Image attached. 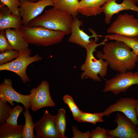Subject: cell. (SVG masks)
Instances as JSON below:
<instances>
[{"label":"cell","instance_id":"16","mask_svg":"<svg viewBox=\"0 0 138 138\" xmlns=\"http://www.w3.org/2000/svg\"><path fill=\"white\" fill-rule=\"evenodd\" d=\"M22 21L20 15L12 13L7 6L0 5V30L8 28H21Z\"/></svg>","mask_w":138,"mask_h":138},{"label":"cell","instance_id":"7","mask_svg":"<svg viewBox=\"0 0 138 138\" xmlns=\"http://www.w3.org/2000/svg\"><path fill=\"white\" fill-rule=\"evenodd\" d=\"M138 84V71H128L117 74L107 80L102 91L110 92L115 95L126 92L132 85Z\"/></svg>","mask_w":138,"mask_h":138},{"label":"cell","instance_id":"23","mask_svg":"<svg viewBox=\"0 0 138 138\" xmlns=\"http://www.w3.org/2000/svg\"><path fill=\"white\" fill-rule=\"evenodd\" d=\"M54 118L59 131V138H67L65 135L66 126V110L63 108L59 109L57 114L54 116Z\"/></svg>","mask_w":138,"mask_h":138},{"label":"cell","instance_id":"34","mask_svg":"<svg viewBox=\"0 0 138 138\" xmlns=\"http://www.w3.org/2000/svg\"><path fill=\"white\" fill-rule=\"evenodd\" d=\"M29 1L32 2H36L38 1H40L41 0H28Z\"/></svg>","mask_w":138,"mask_h":138},{"label":"cell","instance_id":"15","mask_svg":"<svg viewBox=\"0 0 138 138\" xmlns=\"http://www.w3.org/2000/svg\"><path fill=\"white\" fill-rule=\"evenodd\" d=\"M83 21L80 20L77 17L73 19L71 28V35L68 40V42L75 43L80 45L85 49L93 41L90 39L94 37L97 40H99L98 37L100 35L97 34L96 32L92 29L89 28V30L92 34L90 36L86 33L80 27L83 25Z\"/></svg>","mask_w":138,"mask_h":138},{"label":"cell","instance_id":"22","mask_svg":"<svg viewBox=\"0 0 138 138\" xmlns=\"http://www.w3.org/2000/svg\"><path fill=\"white\" fill-rule=\"evenodd\" d=\"M25 123L24 125L22 138H35L33 132L34 123L28 109H25L23 113Z\"/></svg>","mask_w":138,"mask_h":138},{"label":"cell","instance_id":"26","mask_svg":"<svg viewBox=\"0 0 138 138\" xmlns=\"http://www.w3.org/2000/svg\"><path fill=\"white\" fill-rule=\"evenodd\" d=\"M19 52L14 49L8 50L0 53V65L10 62L16 58Z\"/></svg>","mask_w":138,"mask_h":138},{"label":"cell","instance_id":"36","mask_svg":"<svg viewBox=\"0 0 138 138\" xmlns=\"http://www.w3.org/2000/svg\"></svg>","mask_w":138,"mask_h":138},{"label":"cell","instance_id":"9","mask_svg":"<svg viewBox=\"0 0 138 138\" xmlns=\"http://www.w3.org/2000/svg\"><path fill=\"white\" fill-rule=\"evenodd\" d=\"M19 10L24 26H27L30 22L39 16L46 7L53 6L52 0H41L34 2L19 0Z\"/></svg>","mask_w":138,"mask_h":138},{"label":"cell","instance_id":"3","mask_svg":"<svg viewBox=\"0 0 138 138\" xmlns=\"http://www.w3.org/2000/svg\"><path fill=\"white\" fill-rule=\"evenodd\" d=\"M107 38H105L101 42L97 44L98 41L94 39L92 42L86 48V56L84 63L81 65L80 69L83 71L80 75V78H89L95 81L100 82V77L104 78L107 75L108 70V64L106 61L102 58L96 59L93 54V52L96 51V49L99 46L104 45L106 42L108 40Z\"/></svg>","mask_w":138,"mask_h":138},{"label":"cell","instance_id":"10","mask_svg":"<svg viewBox=\"0 0 138 138\" xmlns=\"http://www.w3.org/2000/svg\"><path fill=\"white\" fill-rule=\"evenodd\" d=\"M36 138H59V133L54 116L47 110L42 117L34 123Z\"/></svg>","mask_w":138,"mask_h":138},{"label":"cell","instance_id":"35","mask_svg":"<svg viewBox=\"0 0 138 138\" xmlns=\"http://www.w3.org/2000/svg\"><path fill=\"white\" fill-rule=\"evenodd\" d=\"M136 2L138 3V0H136Z\"/></svg>","mask_w":138,"mask_h":138},{"label":"cell","instance_id":"20","mask_svg":"<svg viewBox=\"0 0 138 138\" xmlns=\"http://www.w3.org/2000/svg\"><path fill=\"white\" fill-rule=\"evenodd\" d=\"M53 7L71 14L73 18L77 17L78 13L77 6L79 0H52Z\"/></svg>","mask_w":138,"mask_h":138},{"label":"cell","instance_id":"25","mask_svg":"<svg viewBox=\"0 0 138 138\" xmlns=\"http://www.w3.org/2000/svg\"><path fill=\"white\" fill-rule=\"evenodd\" d=\"M63 99L64 102L67 105L72 112L74 119L76 121L80 117L82 111L78 108L73 98L70 96L65 95L63 97Z\"/></svg>","mask_w":138,"mask_h":138},{"label":"cell","instance_id":"4","mask_svg":"<svg viewBox=\"0 0 138 138\" xmlns=\"http://www.w3.org/2000/svg\"><path fill=\"white\" fill-rule=\"evenodd\" d=\"M21 29L28 44L37 46L47 47L58 44L67 33L41 26L22 25Z\"/></svg>","mask_w":138,"mask_h":138},{"label":"cell","instance_id":"28","mask_svg":"<svg viewBox=\"0 0 138 138\" xmlns=\"http://www.w3.org/2000/svg\"><path fill=\"white\" fill-rule=\"evenodd\" d=\"M11 106L7 103V102L0 99V124L5 122L8 117Z\"/></svg>","mask_w":138,"mask_h":138},{"label":"cell","instance_id":"13","mask_svg":"<svg viewBox=\"0 0 138 138\" xmlns=\"http://www.w3.org/2000/svg\"><path fill=\"white\" fill-rule=\"evenodd\" d=\"M114 121L117 126L109 131L112 138H138L137 125L127 116L117 113Z\"/></svg>","mask_w":138,"mask_h":138},{"label":"cell","instance_id":"30","mask_svg":"<svg viewBox=\"0 0 138 138\" xmlns=\"http://www.w3.org/2000/svg\"><path fill=\"white\" fill-rule=\"evenodd\" d=\"M0 1L1 4L8 8L12 13L20 16L19 10V0H0Z\"/></svg>","mask_w":138,"mask_h":138},{"label":"cell","instance_id":"1","mask_svg":"<svg viewBox=\"0 0 138 138\" xmlns=\"http://www.w3.org/2000/svg\"><path fill=\"white\" fill-rule=\"evenodd\" d=\"M125 43L119 40L106 43L102 52L98 51L96 57L105 60L108 66L119 73L131 71L138 62V55Z\"/></svg>","mask_w":138,"mask_h":138},{"label":"cell","instance_id":"21","mask_svg":"<svg viewBox=\"0 0 138 138\" xmlns=\"http://www.w3.org/2000/svg\"><path fill=\"white\" fill-rule=\"evenodd\" d=\"M104 37L109 40H117L122 41L129 45L135 54L138 55V36L128 37L116 34L106 35Z\"/></svg>","mask_w":138,"mask_h":138},{"label":"cell","instance_id":"2","mask_svg":"<svg viewBox=\"0 0 138 138\" xmlns=\"http://www.w3.org/2000/svg\"><path fill=\"white\" fill-rule=\"evenodd\" d=\"M73 18L67 12L54 7L45 11L43 13L31 20L27 26H41L49 29L71 33Z\"/></svg>","mask_w":138,"mask_h":138},{"label":"cell","instance_id":"31","mask_svg":"<svg viewBox=\"0 0 138 138\" xmlns=\"http://www.w3.org/2000/svg\"><path fill=\"white\" fill-rule=\"evenodd\" d=\"M13 49L7 40L5 30H0V52Z\"/></svg>","mask_w":138,"mask_h":138},{"label":"cell","instance_id":"24","mask_svg":"<svg viewBox=\"0 0 138 138\" xmlns=\"http://www.w3.org/2000/svg\"><path fill=\"white\" fill-rule=\"evenodd\" d=\"M104 116L103 112L91 113L82 111L79 117L76 120L79 122H86L94 124L97 122H103L102 119Z\"/></svg>","mask_w":138,"mask_h":138},{"label":"cell","instance_id":"14","mask_svg":"<svg viewBox=\"0 0 138 138\" xmlns=\"http://www.w3.org/2000/svg\"><path fill=\"white\" fill-rule=\"evenodd\" d=\"M136 0H108L101 8L102 13L105 14V21L110 24L114 15L123 10H130L138 12Z\"/></svg>","mask_w":138,"mask_h":138},{"label":"cell","instance_id":"5","mask_svg":"<svg viewBox=\"0 0 138 138\" xmlns=\"http://www.w3.org/2000/svg\"><path fill=\"white\" fill-rule=\"evenodd\" d=\"M19 52V55L16 58L10 62L0 65V70L8 71L15 73L20 77L23 82L26 83L30 81L26 73L27 66L33 62L40 61L42 58L38 54L31 56L30 49Z\"/></svg>","mask_w":138,"mask_h":138},{"label":"cell","instance_id":"33","mask_svg":"<svg viewBox=\"0 0 138 138\" xmlns=\"http://www.w3.org/2000/svg\"><path fill=\"white\" fill-rule=\"evenodd\" d=\"M136 110L137 117H138V100H137Z\"/></svg>","mask_w":138,"mask_h":138},{"label":"cell","instance_id":"18","mask_svg":"<svg viewBox=\"0 0 138 138\" xmlns=\"http://www.w3.org/2000/svg\"><path fill=\"white\" fill-rule=\"evenodd\" d=\"M108 0H80L77 6L78 13L86 16H96L101 13V8Z\"/></svg>","mask_w":138,"mask_h":138},{"label":"cell","instance_id":"6","mask_svg":"<svg viewBox=\"0 0 138 138\" xmlns=\"http://www.w3.org/2000/svg\"><path fill=\"white\" fill-rule=\"evenodd\" d=\"M107 32L128 37L138 36V19L125 13L119 15L107 29Z\"/></svg>","mask_w":138,"mask_h":138},{"label":"cell","instance_id":"11","mask_svg":"<svg viewBox=\"0 0 138 138\" xmlns=\"http://www.w3.org/2000/svg\"><path fill=\"white\" fill-rule=\"evenodd\" d=\"M30 95H23L16 91L13 88L11 79H4L0 84V99L8 102L12 106L15 105L13 101L20 103L24 106L25 109L30 108Z\"/></svg>","mask_w":138,"mask_h":138},{"label":"cell","instance_id":"32","mask_svg":"<svg viewBox=\"0 0 138 138\" xmlns=\"http://www.w3.org/2000/svg\"><path fill=\"white\" fill-rule=\"evenodd\" d=\"M73 138H90V132L87 131L83 133L78 130L74 126L72 127Z\"/></svg>","mask_w":138,"mask_h":138},{"label":"cell","instance_id":"17","mask_svg":"<svg viewBox=\"0 0 138 138\" xmlns=\"http://www.w3.org/2000/svg\"><path fill=\"white\" fill-rule=\"evenodd\" d=\"M5 30L8 42L13 49L20 52L29 49V44L21 28H8Z\"/></svg>","mask_w":138,"mask_h":138},{"label":"cell","instance_id":"8","mask_svg":"<svg viewBox=\"0 0 138 138\" xmlns=\"http://www.w3.org/2000/svg\"><path fill=\"white\" fill-rule=\"evenodd\" d=\"M30 92V107L33 111L45 107L55 106L50 94L49 83L47 81H42L37 87L33 88Z\"/></svg>","mask_w":138,"mask_h":138},{"label":"cell","instance_id":"29","mask_svg":"<svg viewBox=\"0 0 138 138\" xmlns=\"http://www.w3.org/2000/svg\"><path fill=\"white\" fill-rule=\"evenodd\" d=\"M109 130L98 126L90 132V138H112Z\"/></svg>","mask_w":138,"mask_h":138},{"label":"cell","instance_id":"19","mask_svg":"<svg viewBox=\"0 0 138 138\" xmlns=\"http://www.w3.org/2000/svg\"><path fill=\"white\" fill-rule=\"evenodd\" d=\"M24 125H13L4 122L0 125V138H22Z\"/></svg>","mask_w":138,"mask_h":138},{"label":"cell","instance_id":"12","mask_svg":"<svg viewBox=\"0 0 138 138\" xmlns=\"http://www.w3.org/2000/svg\"><path fill=\"white\" fill-rule=\"evenodd\" d=\"M137 100L133 98H121L103 112L104 116L108 117L114 112H121L138 126L136 110Z\"/></svg>","mask_w":138,"mask_h":138},{"label":"cell","instance_id":"27","mask_svg":"<svg viewBox=\"0 0 138 138\" xmlns=\"http://www.w3.org/2000/svg\"><path fill=\"white\" fill-rule=\"evenodd\" d=\"M23 107L17 105L10 110L9 115L6 120V122L13 125H17V120L19 115L23 110Z\"/></svg>","mask_w":138,"mask_h":138}]
</instances>
